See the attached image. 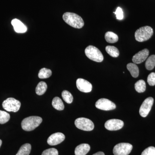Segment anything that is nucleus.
Returning <instances> with one entry per match:
<instances>
[{
	"label": "nucleus",
	"instance_id": "nucleus-5",
	"mask_svg": "<svg viewBox=\"0 0 155 155\" xmlns=\"http://www.w3.org/2000/svg\"><path fill=\"white\" fill-rule=\"evenodd\" d=\"M3 108L8 112H17L21 107V103L14 98L10 97L2 103Z\"/></svg>",
	"mask_w": 155,
	"mask_h": 155
},
{
	"label": "nucleus",
	"instance_id": "nucleus-20",
	"mask_svg": "<svg viewBox=\"0 0 155 155\" xmlns=\"http://www.w3.org/2000/svg\"><path fill=\"white\" fill-rule=\"evenodd\" d=\"M31 150V145L29 143L23 144L20 148L16 155H29Z\"/></svg>",
	"mask_w": 155,
	"mask_h": 155
},
{
	"label": "nucleus",
	"instance_id": "nucleus-23",
	"mask_svg": "<svg viewBox=\"0 0 155 155\" xmlns=\"http://www.w3.org/2000/svg\"><path fill=\"white\" fill-rule=\"evenodd\" d=\"M155 66V55H152L147 58L145 63V67L148 70L154 69Z\"/></svg>",
	"mask_w": 155,
	"mask_h": 155
},
{
	"label": "nucleus",
	"instance_id": "nucleus-17",
	"mask_svg": "<svg viewBox=\"0 0 155 155\" xmlns=\"http://www.w3.org/2000/svg\"><path fill=\"white\" fill-rule=\"evenodd\" d=\"M53 107L58 110H63L64 109V103L59 97H55L53 99L52 102Z\"/></svg>",
	"mask_w": 155,
	"mask_h": 155
},
{
	"label": "nucleus",
	"instance_id": "nucleus-28",
	"mask_svg": "<svg viewBox=\"0 0 155 155\" xmlns=\"http://www.w3.org/2000/svg\"><path fill=\"white\" fill-rule=\"evenodd\" d=\"M141 155H155V147H150L147 148L142 153Z\"/></svg>",
	"mask_w": 155,
	"mask_h": 155
},
{
	"label": "nucleus",
	"instance_id": "nucleus-29",
	"mask_svg": "<svg viewBox=\"0 0 155 155\" xmlns=\"http://www.w3.org/2000/svg\"><path fill=\"white\" fill-rule=\"evenodd\" d=\"M147 82L150 86L155 85V73L152 72L147 77Z\"/></svg>",
	"mask_w": 155,
	"mask_h": 155
},
{
	"label": "nucleus",
	"instance_id": "nucleus-1",
	"mask_svg": "<svg viewBox=\"0 0 155 155\" xmlns=\"http://www.w3.org/2000/svg\"><path fill=\"white\" fill-rule=\"evenodd\" d=\"M64 21L73 28H81L84 25V22L80 16L75 13L67 12L63 16Z\"/></svg>",
	"mask_w": 155,
	"mask_h": 155
},
{
	"label": "nucleus",
	"instance_id": "nucleus-14",
	"mask_svg": "<svg viewBox=\"0 0 155 155\" xmlns=\"http://www.w3.org/2000/svg\"><path fill=\"white\" fill-rule=\"evenodd\" d=\"M11 24L14 26L15 31L17 33H25L27 31V27L19 19H13Z\"/></svg>",
	"mask_w": 155,
	"mask_h": 155
},
{
	"label": "nucleus",
	"instance_id": "nucleus-31",
	"mask_svg": "<svg viewBox=\"0 0 155 155\" xmlns=\"http://www.w3.org/2000/svg\"><path fill=\"white\" fill-rule=\"evenodd\" d=\"M93 155H105V154L102 152H98L96 153Z\"/></svg>",
	"mask_w": 155,
	"mask_h": 155
},
{
	"label": "nucleus",
	"instance_id": "nucleus-21",
	"mask_svg": "<svg viewBox=\"0 0 155 155\" xmlns=\"http://www.w3.org/2000/svg\"><path fill=\"white\" fill-rule=\"evenodd\" d=\"M107 52L113 58H117L119 55V51L117 48L112 46H107L106 47Z\"/></svg>",
	"mask_w": 155,
	"mask_h": 155
},
{
	"label": "nucleus",
	"instance_id": "nucleus-30",
	"mask_svg": "<svg viewBox=\"0 0 155 155\" xmlns=\"http://www.w3.org/2000/svg\"><path fill=\"white\" fill-rule=\"evenodd\" d=\"M114 14L116 15V18L119 20H122L124 18L123 12L122 9L120 7H118L116 9V11L114 12Z\"/></svg>",
	"mask_w": 155,
	"mask_h": 155
},
{
	"label": "nucleus",
	"instance_id": "nucleus-4",
	"mask_svg": "<svg viewBox=\"0 0 155 155\" xmlns=\"http://www.w3.org/2000/svg\"><path fill=\"white\" fill-rule=\"evenodd\" d=\"M85 54L87 57L97 62H102L104 60L102 53L97 48L92 45H89L85 49Z\"/></svg>",
	"mask_w": 155,
	"mask_h": 155
},
{
	"label": "nucleus",
	"instance_id": "nucleus-26",
	"mask_svg": "<svg viewBox=\"0 0 155 155\" xmlns=\"http://www.w3.org/2000/svg\"><path fill=\"white\" fill-rule=\"evenodd\" d=\"M10 119V114L5 111L0 110V124H5L8 122Z\"/></svg>",
	"mask_w": 155,
	"mask_h": 155
},
{
	"label": "nucleus",
	"instance_id": "nucleus-2",
	"mask_svg": "<svg viewBox=\"0 0 155 155\" xmlns=\"http://www.w3.org/2000/svg\"><path fill=\"white\" fill-rule=\"evenodd\" d=\"M42 122L41 117L31 116L25 118L21 122V126L25 131H31L38 127Z\"/></svg>",
	"mask_w": 155,
	"mask_h": 155
},
{
	"label": "nucleus",
	"instance_id": "nucleus-9",
	"mask_svg": "<svg viewBox=\"0 0 155 155\" xmlns=\"http://www.w3.org/2000/svg\"><path fill=\"white\" fill-rule=\"evenodd\" d=\"M154 99L152 97L147 98L144 100L140 108L139 114L143 117H146L149 114L153 104Z\"/></svg>",
	"mask_w": 155,
	"mask_h": 155
},
{
	"label": "nucleus",
	"instance_id": "nucleus-24",
	"mask_svg": "<svg viewBox=\"0 0 155 155\" xmlns=\"http://www.w3.org/2000/svg\"><path fill=\"white\" fill-rule=\"evenodd\" d=\"M52 75V71L49 69L46 68H42L40 69L38 73V77L41 79L47 78H49Z\"/></svg>",
	"mask_w": 155,
	"mask_h": 155
},
{
	"label": "nucleus",
	"instance_id": "nucleus-7",
	"mask_svg": "<svg viewBox=\"0 0 155 155\" xmlns=\"http://www.w3.org/2000/svg\"><path fill=\"white\" fill-rule=\"evenodd\" d=\"M133 148L132 145L129 143H122L114 147L113 153L114 155H128Z\"/></svg>",
	"mask_w": 155,
	"mask_h": 155
},
{
	"label": "nucleus",
	"instance_id": "nucleus-3",
	"mask_svg": "<svg viewBox=\"0 0 155 155\" xmlns=\"http://www.w3.org/2000/svg\"><path fill=\"white\" fill-rule=\"evenodd\" d=\"M153 31L151 27L148 26L140 27L135 32L136 40L139 42L146 41L152 36Z\"/></svg>",
	"mask_w": 155,
	"mask_h": 155
},
{
	"label": "nucleus",
	"instance_id": "nucleus-19",
	"mask_svg": "<svg viewBox=\"0 0 155 155\" xmlns=\"http://www.w3.org/2000/svg\"><path fill=\"white\" fill-rule=\"evenodd\" d=\"M47 84L45 82L41 81L38 84L35 89L36 94L38 95H42L44 94L47 89Z\"/></svg>",
	"mask_w": 155,
	"mask_h": 155
},
{
	"label": "nucleus",
	"instance_id": "nucleus-16",
	"mask_svg": "<svg viewBox=\"0 0 155 155\" xmlns=\"http://www.w3.org/2000/svg\"><path fill=\"white\" fill-rule=\"evenodd\" d=\"M127 70L130 72V74L134 78L138 77L139 70L138 67L134 63H129L127 65Z\"/></svg>",
	"mask_w": 155,
	"mask_h": 155
},
{
	"label": "nucleus",
	"instance_id": "nucleus-22",
	"mask_svg": "<svg viewBox=\"0 0 155 155\" xmlns=\"http://www.w3.org/2000/svg\"><path fill=\"white\" fill-rule=\"evenodd\" d=\"M134 87H135L136 91L137 92L140 93L144 92L146 89L145 82L143 80H139L135 84Z\"/></svg>",
	"mask_w": 155,
	"mask_h": 155
},
{
	"label": "nucleus",
	"instance_id": "nucleus-6",
	"mask_svg": "<svg viewBox=\"0 0 155 155\" xmlns=\"http://www.w3.org/2000/svg\"><path fill=\"white\" fill-rule=\"evenodd\" d=\"M75 124L78 128L84 131H91L94 127V124L91 120L83 117L76 119Z\"/></svg>",
	"mask_w": 155,
	"mask_h": 155
},
{
	"label": "nucleus",
	"instance_id": "nucleus-10",
	"mask_svg": "<svg viewBox=\"0 0 155 155\" xmlns=\"http://www.w3.org/2000/svg\"><path fill=\"white\" fill-rule=\"evenodd\" d=\"M124 126V122L121 120L112 119L108 120L105 124L106 129L110 130H117L121 129Z\"/></svg>",
	"mask_w": 155,
	"mask_h": 155
},
{
	"label": "nucleus",
	"instance_id": "nucleus-32",
	"mask_svg": "<svg viewBox=\"0 0 155 155\" xmlns=\"http://www.w3.org/2000/svg\"><path fill=\"white\" fill-rule=\"evenodd\" d=\"M2 140H0V147H1V146H2Z\"/></svg>",
	"mask_w": 155,
	"mask_h": 155
},
{
	"label": "nucleus",
	"instance_id": "nucleus-13",
	"mask_svg": "<svg viewBox=\"0 0 155 155\" xmlns=\"http://www.w3.org/2000/svg\"><path fill=\"white\" fill-rule=\"evenodd\" d=\"M149 54V51L147 49H144L137 53L132 58V61L135 64H140L144 62Z\"/></svg>",
	"mask_w": 155,
	"mask_h": 155
},
{
	"label": "nucleus",
	"instance_id": "nucleus-18",
	"mask_svg": "<svg viewBox=\"0 0 155 155\" xmlns=\"http://www.w3.org/2000/svg\"><path fill=\"white\" fill-rule=\"evenodd\" d=\"M106 41L110 43H114L118 41L119 38L116 34L112 31H107L105 35Z\"/></svg>",
	"mask_w": 155,
	"mask_h": 155
},
{
	"label": "nucleus",
	"instance_id": "nucleus-25",
	"mask_svg": "<svg viewBox=\"0 0 155 155\" xmlns=\"http://www.w3.org/2000/svg\"><path fill=\"white\" fill-rule=\"evenodd\" d=\"M62 97L64 101L67 104H71L73 101V96L68 91L64 90L62 92Z\"/></svg>",
	"mask_w": 155,
	"mask_h": 155
},
{
	"label": "nucleus",
	"instance_id": "nucleus-27",
	"mask_svg": "<svg viewBox=\"0 0 155 155\" xmlns=\"http://www.w3.org/2000/svg\"><path fill=\"white\" fill-rule=\"evenodd\" d=\"M41 155H58V151L55 148L48 149L44 151Z\"/></svg>",
	"mask_w": 155,
	"mask_h": 155
},
{
	"label": "nucleus",
	"instance_id": "nucleus-8",
	"mask_svg": "<svg viewBox=\"0 0 155 155\" xmlns=\"http://www.w3.org/2000/svg\"><path fill=\"white\" fill-rule=\"evenodd\" d=\"M95 107L97 109L105 111L111 110L116 108V105L110 100L105 98L100 99L95 104Z\"/></svg>",
	"mask_w": 155,
	"mask_h": 155
},
{
	"label": "nucleus",
	"instance_id": "nucleus-11",
	"mask_svg": "<svg viewBox=\"0 0 155 155\" xmlns=\"http://www.w3.org/2000/svg\"><path fill=\"white\" fill-rule=\"evenodd\" d=\"M76 86L77 88L82 92H90L92 89L91 84L83 78H78L77 79L76 81Z\"/></svg>",
	"mask_w": 155,
	"mask_h": 155
},
{
	"label": "nucleus",
	"instance_id": "nucleus-15",
	"mask_svg": "<svg viewBox=\"0 0 155 155\" xmlns=\"http://www.w3.org/2000/svg\"><path fill=\"white\" fill-rule=\"evenodd\" d=\"M90 150V146L87 143H82L78 146L75 149V155H86Z\"/></svg>",
	"mask_w": 155,
	"mask_h": 155
},
{
	"label": "nucleus",
	"instance_id": "nucleus-12",
	"mask_svg": "<svg viewBox=\"0 0 155 155\" xmlns=\"http://www.w3.org/2000/svg\"><path fill=\"white\" fill-rule=\"evenodd\" d=\"M65 139V136L64 134L57 132L50 136L48 138L47 143L50 145L55 146L61 143Z\"/></svg>",
	"mask_w": 155,
	"mask_h": 155
}]
</instances>
